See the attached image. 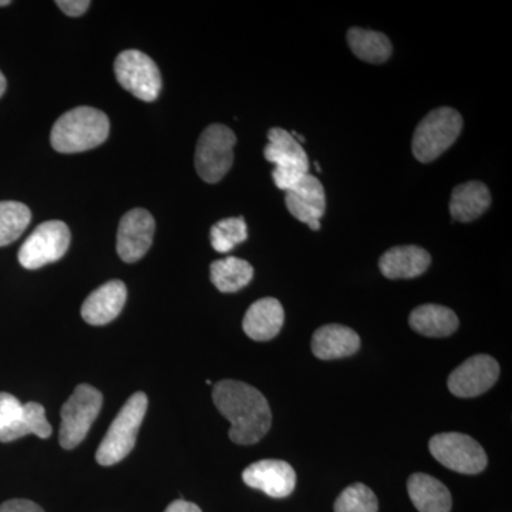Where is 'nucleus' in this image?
I'll use <instances>...</instances> for the list:
<instances>
[{"mask_svg": "<svg viewBox=\"0 0 512 512\" xmlns=\"http://www.w3.org/2000/svg\"><path fill=\"white\" fill-rule=\"evenodd\" d=\"M409 323L414 332L427 338H446L458 329L456 313L446 306L433 305V303L414 309Z\"/></svg>", "mask_w": 512, "mask_h": 512, "instance_id": "21", "label": "nucleus"}, {"mask_svg": "<svg viewBox=\"0 0 512 512\" xmlns=\"http://www.w3.org/2000/svg\"><path fill=\"white\" fill-rule=\"evenodd\" d=\"M53 429L46 419L45 407L42 404L30 402L23 404L18 419L3 431H0V443H10L20 437L35 434L39 439L52 436Z\"/></svg>", "mask_w": 512, "mask_h": 512, "instance_id": "22", "label": "nucleus"}, {"mask_svg": "<svg viewBox=\"0 0 512 512\" xmlns=\"http://www.w3.org/2000/svg\"><path fill=\"white\" fill-rule=\"evenodd\" d=\"M156 221L144 208H134L121 218L117 231V254L127 264L140 261L153 244Z\"/></svg>", "mask_w": 512, "mask_h": 512, "instance_id": "12", "label": "nucleus"}, {"mask_svg": "<svg viewBox=\"0 0 512 512\" xmlns=\"http://www.w3.org/2000/svg\"><path fill=\"white\" fill-rule=\"evenodd\" d=\"M147 407L148 399L143 392L134 393L121 407L97 450L96 460L100 466H114L133 451Z\"/></svg>", "mask_w": 512, "mask_h": 512, "instance_id": "3", "label": "nucleus"}, {"mask_svg": "<svg viewBox=\"0 0 512 512\" xmlns=\"http://www.w3.org/2000/svg\"><path fill=\"white\" fill-rule=\"evenodd\" d=\"M348 43L353 55L367 63L380 64L392 56L393 46L384 33L360 28L348 32Z\"/></svg>", "mask_w": 512, "mask_h": 512, "instance_id": "24", "label": "nucleus"}, {"mask_svg": "<svg viewBox=\"0 0 512 512\" xmlns=\"http://www.w3.org/2000/svg\"><path fill=\"white\" fill-rule=\"evenodd\" d=\"M254 278V268L244 259L228 256L211 264V281L220 292L234 293L245 288Z\"/></svg>", "mask_w": 512, "mask_h": 512, "instance_id": "23", "label": "nucleus"}, {"mask_svg": "<svg viewBox=\"0 0 512 512\" xmlns=\"http://www.w3.org/2000/svg\"><path fill=\"white\" fill-rule=\"evenodd\" d=\"M32 212L18 201L0 202V247L12 244L29 227Z\"/></svg>", "mask_w": 512, "mask_h": 512, "instance_id": "25", "label": "nucleus"}, {"mask_svg": "<svg viewBox=\"0 0 512 512\" xmlns=\"http://www.w3.org/2000/svg\"><path fill=\"white\" fill-rule=\"evenodd\" d=\"M431 456L441 466L460 474H480L487 467L484 448L473 437L463 433H441L430 440Z\"/></svg>", "mask_w": 512, "mask_h": 512, "instance_id": "9", "label": "nucleus"}, {"mask_svg": "<svg viewBox=\"0 0 512 512\" xmlns=\"http://www.w3.org/2000/svg\"><path fill=\"white\" fill-rule=\"evenodd\" d=\"M10 5V0H0V6H8Z\"/></svg>", "mask_w": 512, "mask_h": 512, "instance_id": "33", "label": "nucleus"}, {"mask_svg": "<svg viewBox=\"0 0 512 512\" xmlns=\"http://www.w3.org/2000/svg\"><path fill=\"white\" fill-rule=\"evenodd\" d=\"M410 500L419 512H450L451 494L446 485L429 476L416 473L407 481Z\"/></svg>", "mask_w": 512, "mask_h": 512, "instance_id": "19", "label": "nucleus"}, {"mask_svg": "<svg viewBox=\"0 0 512 512\" xmlns=\"http://www.w3.org/2000/svg\"><path fill=\"white\" fill-rule=\"evenodd\" d=\"M210 238L212 248H214L215 251L221 252V254H227V252L237 247V245L247 241V222H245L242 217L227 218V220L218 221L217 224L211 228Z\"/></svg>", "mask_w": 512, "mask_h": 512, "instance_id": "26", "label": "nucleus"}, {"mask_svg": "<svg viewBox=\"0 0 512 512\" xmlns=\"http://www.w3.org/2000/svg\"><path fill=\"white\" fill-rule=\"evenodd\" d=\"M110 133L109 117L93 107H76L57 119L50 143L62 154L83 153L101 146Z\"/></svg>", "mask_w": 512, "mask_h": 512, "instance_id": "2", "label": "nucleus"}, {"mask_svg": "<svg viewBox=\"0 0 512 512\" xmlns=\"http://www.w3.org/2000/svg\"><path fill=\"white\" fill-rule=\"evenodd\" d=\"M215 406L231 423L229 439L251 446L264 439L271 429L272 413L264 394L237 380H222L212 392Z\"/></svg>", "mask_w": 512, "mask_h": 512, "instance_id": "1", "label": "nucleus"}, {"mask_svg": "<svg viewBox=\"0 0 512 512\" xmlns=\"http://www.w3.org/2000/svg\"><path fill=\"white\" fill-rule=\"evenodd\" d=\"M268 140L264 156L269 163L275 164L272 178L279 190L288 192L309 174L308 154L284 128H271Z\"/></svg>", "mask_w": 512, "mask_h": 512, "instance_id": "5", "label": "nucleus"}, {"mask_svg": "<svg viewBox=\"0 0 512 512\" xmlns=\"http://www.w3.org/2000/svg\"><path fill=\"white\" fill-rule=\"evenodd\" d=\"M431 256L426 249L416 245L394 247L384 252L379 266L387 279H413L429 269Z\"/></svg>", "mask_w": 512, "mask_h": 512, "instance_id": "17", "label": "nucleus"}, {"mask_svg": "<svg viewBox=\"0 0 512 512\" xmlns=\"http://www.w3.org/2000/svg\"><path fill=\"white\" fill-rule=\"evenodd\" d=\"M286 208L296 220L319 231L320 220L325 215V188L315 175L308 174L292 190L286 192Z\"/></svg>", "mask_w": 512, "mask_h": 512, "instance_id": "14", "label": "nucleus"}, {"mask_svg": "<svg viewBox=\"0 0 512 512\" xmlns=\"http://www.w3.org/2000/svg\"><path fill=\"white\" fill-rule=\"evenodd\" d=\"M23 404L13 394L0 392V431L8 429L18 419Z\"/></svg>", "mask_w": 512, "mask_h": 512, "instance_id": "28", "label": "nucleus"}, {"mask_svg": "<svg viewBox=\"0 0 512 512\" xmlns=\"http://www.w3.org/2000/svg\"><path fill=\"white\" fill-rule=\"evenodd\" d=\"M6 86H8V83H6L5 76H3V73L0 72V97L3 96L6 92Z\"/></svg>", "mask_w": 512, "mask_h": 512, "instance_id": "32", "label": "nucleus"}, {"mask_svg": "<svg viewBox=\"0 0 512 512\" xmlns=\"http://www.w3.org/2000/svg\"><path fill=\"white\" fill-rule=\"evenodd\" d=\"M463 117L451 107H440L420 121L413 136V154L420 163H431L456 143Z\"/></svg>", "mask_w": 512, "mask_h": 512, "instance_id": "4", "label": "nucleus"}, {"mask_svg": "<svg viewBox=\"0 0 512 512\" xmlns=\"http://www.w3.org/2000/svg\"><path fill=\"white\" fill-rule=\"evenodd\" d=\"M103 406V394L89 384H79L62 407L59 441L64 450L76 448L92 429Z\"/></svg>", "mask_w": 512, "mask_h": 512, "instance_id": "7", "label": "nucleus"}, {"mask_svg": "<svg viewBox=\"0 0 512 512\" xmlns=\"http://www.w3.org/2000/svg\"><path fill=\"white\" fill-rule=\"evenodd\" d=\"M164 512H202L198 505L190 503V501L177 500L168 505Z\"/></svg>", "mask_w": 512, "mask_h": 512, "instance_id": "31", "label": "nucleus"}, {"mask_svg": "<svg viewBox=\"0 0 512 512\" xmlns=\"http://www.w3.org/2000/svg\"><path fill=\"white\" fill-rule=\"evenodd\" d=\"M500 376V365L494 357L477 355L451 373L448 377V390L461 399H470L484 394L494 386Z\"/></svg>", "mask_w": 512, "mask_h": 512, "instance_id": "11", "label": "nucleus"}, {"mask_svg": "<svg viewBox=\"0 0 512 512\" xmlns=\"http://www.w3.org/2000/svg\"><path fill=\"white\" fill-rule=\"evenodd\" d=\"M117 82L138 100L154 101L160 96L163 79L156 62L140 50H124L114 62Z\"/></svg>", "mask_w": 512, "mask_h": 512, "instance_id": "8", "label": "nucleus"}, {"mask_svg": "<svg viewBox=\"0 0 512 512\" xmlns=\"http://www.w3.org/2000/svg\"><path fill=\"white\" fill-rule=\"evenodd\" d=\"M491 194L480 181L457 185L451 194L450 214L458 222H471L490 208Z\"/></svg>", "mask_w": 512, "mask_h": 512, "instance_id": "20", "label": "nucleus"}, {"mask_svg": "<svg viewBox=\"0 0 512 512\" xmlns=\"http://www.w3.org/2000/svg\"><path fill=\"white\" fill-rule=\"evenodd\" d=\"M234 131L224 124H211L202 131L195 148V170L205 183L221 181L234 164Z\"/></svg>", "mask_w": 512, "mask_h": 512, "instance_id": "6", "label": "nucleus"}, {"mask_svg": "<svg viewBox=\"0 0 512 512\" xmlns=\"http://www.w3.org/2000/svg\"><path fill=\"white\" fill-rule=\"evenodd\" d=\"M56 5L59 6L67 16L79 18L83 13H86V10L89 9L92 3H90L89 0H59V2H56Z\"/></svg>", "mask_w": 512, "mask_h": 512, "instance_id": "29", "label": "nucleus"}, {"mask_svg": "<svg viewBox=\"0 0 512 512\" xmlns=\"http://www.w3.org/2000/svg\"><path fill=\"white\" fill-rule=\"evenodd\" d=\"M70 238V229L64 222H42L19 249L20 265L39 269L60 261L70 247Z\"/></svg>", "mask_w": 512, "mask_h": 512, "instance_id": "10", "label": "nucleus"}, {"mask_svg": "<svg viewBox=\"0 0 512 512\" xmlns=\"http://www.w3.org/2000/svg\"><path fill=\"white\" fill-rule=\"evenodd\" d=\"M284 322L285 312L281 302L275 298H264L249 306L242 328L248 338L268 342L281 332Z\"/></svg>", "mask_w": 512, "mask_h": 512, "instance_id": "16", "label": "nucleus"}, {"mask_svg": "<svg viewBox=\"0 0 512 512\" xmlns=\"http://www.w3.org/2000/svg\"><path fill=\"white\" fill-rule=\"evenodd\" d=\"M376 494L367 485L356 483L343 490L335 503V512H377Z\"/></svg>", "mask_w": 512, "mask_h": 512, "instance_id": "27", "label": "nucleus"}, {"mask_svg": "<svg viewBox=\"0 0 512 512\" xmlns=\"http://www.w3.org/2000/svg\"><path fill=\"white\" fill-rule=\"evenodd\" d=\"M242 480L268 497L286 498L295 490L296 473L286 461L261 460L245 468Z\"/></svg>", "mask_w": 512, "mask_h": 512, "instance_id": "13", "label": "nucleus"}, {"mask_svg": "<svg viewBox=\"0 0 512 512\" xmlns=\"http://www.w3.org/2000/svg\"><path fill=\"white\" fill-rule=\"evenodd\" d=\"M0 512H45L40 505L29 500H9L0 505Z\"/></svg>", "mask_w": 512, "mask_h": 512, "instance_id": "30", "label": "nucleus"}, {"mask_svg": "<svg viewBox=\"0 0 512 512\" xmlns=\"http://www.w3.org/2000/svg\"><path fill=\"white\" fill-rule=\"evenodd\" d=\"M126 301V285L121 281L107 282L87 296L82 305V318L89 325H107L120 315Z\"/></svg>", "mask_w": 512, "mask_h": 512, "instance_id": "15", "label": "nucleus"}, {"mask_svg": "<svg viewBox=\"0 0 512 512\" xmlns=\"http://www.w3.org/2000/svg\"><path fill=\"white\" fill-rule=\"evenodd\" d=\"M360 338L355 330L343 325H325L313 333L312 352L320 360H335L355 355Z\"/></svg>", "mask_w": 512, "mask_h": 512, "instance_id": "18", "label": "nucleus"}]
</instances>
